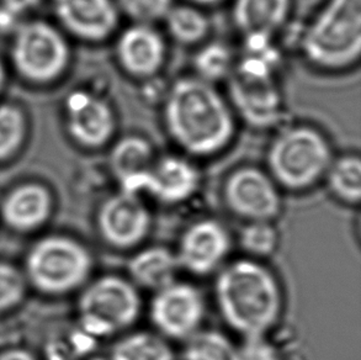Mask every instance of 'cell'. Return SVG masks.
Listing matches in <instances>:
<instances>
[{"mask_svg":"<svg viewBox=\"0 0 361 360\" xmlns=\"http://www.w3.org/2000/svg\"><path fill=\"white\" fill-rule=\"evenodd\" d=\"M13 61L23 77L46 83L63 72L68 62V47L62 35L51 25L35 21L18 30Z\"/></svg>","mask_w":361,"mask_h":360,"instance_id":"obj_9","label":"cell"},{"mask_svg":"<svg viewBox=\"0 0 361 360\" xmlns=\"http://www.w3.org/2000/svg\"><path fill=\"white\" fill-rule=\"evenodd\" d=\"M126 270V277L140 292L152 294L176 282L181 272L174 249L161 244L141 246L135 249Z\"/></svg>","mask_w":361,"mask_h":360,"instance_id":"obj_17","label":"cell"},{"mask_svg":"<svg viewBox=\"0 0 361 360\" xmlns=\"http://www.w3.org/2000/svg\"><path fill=\"white\" fill-rule=\"evenodd\" d=\"M0 360H34V358L27 352L10 351L0 356Z\"/></svg>","mask_w":361,"mask_h":360,"instance_id":"obj_33","label":"cell"},{"mask_svg":"<svg viewBox=\"0 0 361 360\" xmlns=\"http://www.w3.org/2000/svg\"><path fill=\"white\" fill-rule=\"evenodd\" d=\"M79 318L84 332L111 337L131 331L141 318V292L127 277L108 274L94 280L79 297Z\"/></svg>","mask_w":361,"mask_h":360,"instance_id":"obj_5","label":"cell"},{"mask_svg":"<svg viewBox=\"0 0 361 360\" xmlns=\"http://www.w3.org/2000/svg\"><path fill=\"white\" fill-rule=\"evenodd\" d=\"M69 133L82 146L98 148L110 141L116 121L106 102L85 92H73L67 100Z\"/></svg>","mask_w":361,"mask_h":360,"instance_id":"obj_14","label":"cell"},{"mask_svg":"<svg viewBox=\"0 0 361 360\" xmlns=\"http://www.w3.org/2000/svg\"><path fill=\"white\" fill-rule=\"evenodd\" d=\"M59 21L79 39L103 41L118 24L114 0H54Z\"/></svg>","mask_w":361,"mask_h":360,"instance_id":"obj_15","label":"cell"},{"mask_svg":"<svg viewBox=\"0 0 361 360\" xmlns=\"http://www.w3.org/2000/svg\"><path fill=\"white\" fill-rule=\"evenodd\" d=\"M116 56L122 68L136 78H148L166 61V44L152 25L133 24L118 40Z\"/></svg>","mask_w":361,"mask_h":360,"instance_id":"obj_16","label":"cell"},{"mask_svg":"<svg viewBox=\"0 0 361 360\" xmlns=\"http://www.w3.org/2000/svg\"><path fill=\"white\" fill-rule=\"evenodd\" d=\"M164 121L171 138L192 156H214L235 135L228 104L214 84L197 77L173 84L164 104Z\"/></svg>","mask_w":361,"mask_h":360,"instance_id":"obj_2","label":"cell"},{"mask_svg":"<svg viewBox=\"0 0 361 360\" xmlns=\"http://www.w3.org/2000/svg\"><path fill=\"white\" fill-rule=\"evenodd\" d=\"M120 9L135 24L152 25L164 20L173 6L171 0H118Z\"/></svg>","mask_w":361,"mask_h":360,"instance_id":"obj_28","label":"cell"},{"mask_svg":"<svg viewBox=\"0 0 361 360\" xmlns=\"http://www.w3.org/2000/svg\"><path fill=\"white\" fill-rule=\"evenodd\" d=\"M23 114L14 107H0V160L14 153L24 138Z\"/></svg>","mask_w":361,"mask_h":360,"instance_id":"obj_27","label":"cell"},{"mask_svg":"<svg viewBox=\"0 0 361 360\" xmlns=\"http://www.w3.org/2000/svg\"><path fill=\"white\" fill-rule=\"evenodd\" d=\"M237 244L244 257L263 262L276 253L280 234L274 221L244 222L237 236Z\"/></svg>","mask_w":361,"mask_h":360,"instance_id":"obj_24","label":"cell"},{"mask_svg":"<svg viewBox=\"0 0 361 360\" xmlns=\"http://www.w3.org/2000/svg\"><path fill=\"white\" fill-rule=\"evenodd\" d=\"M192 3H196V4L200 5H212L217 4V3H221L222 0H191Z\"/></svg>","mask_w":361,"mask_h":360,"instance_id":"obj_34","label":"cell"},{"mask_svg":"<svg viewBox=\"0 0 361 360\" xmlns=\"http://www.w3.org/2000/svg\"><path fill=\"white\" fill-rule=\"evenodd\" d=\"M164 20L171 37L183 44L200 42L210 29L206 15L194 6H171Z\"/></svg>","mask_w":361,"mask_h":360,"instance_id":"obj_25","label":"cell"},{"mask_svg":"<svg viewBox=\"0 0 361 360\" xmlns=\"http://www.w3.org/2000/svg\"><path fill=\"white\" fill-rule=\"evenodd\" d=\"M49 209L51 199L46 189L39 185H24L14 190L5 200L3 216L11 227L29 231L44 222Z\"/></svg>","mask_w":361,"mask_h":360,"instance_id":"obj_20","label":"cell"},{"mask_svg":"<svg viewBox=\"0 0 361 360\" xmlns=\"http://www.w3.org/2000/svg\"><path fill=\"white\" fill-rule=\"evenodd\" d=\"M237 344L224 332L201 328L183 342V360H235Z\"/></svg>","mask_w":361,"mask_h":360,"instance_id":"obj_23","label":"cell"},{"mask_svg":"<svg viewBox=\"0 0 361 360\" xmlns=\"http://www.w3.org/2000/svg\"><path fill=\"white\" fill-rule=\"evenodd\" d=\"M264 49L250 51L230 76L233 107L250 126L270 127L283 115V99L274 82L271 61Z\"/></svg>","mask_w":361,"mask_h":360,"instance_id":"obj_6","label":"cell"},{"mask_svg":"<svg viewBox=\"0 0 361 360\" xmlns=\"http://www.w3.org/2000/svg\"><path fill=\"white\" fill-rule=\"evenodd\" d=\"M214 299L226 326L242 340L269 336L285 307L276 274L264 262L247 257L228 260L216 272Z\"/></svg>","mask_w":361,"mask_h":360,"instance_id":"obj_1","label":"cell"},{"mask_svg":"<svg viewBox=\"0 0 361 360\" xmlns=\"http://www.w3.org/2000/svg\"><path fill=\"white\" fill-rule=\"evenodd\" d=\"M92 269L93 258L88 249L66 237L42 239L27 258L31 282L49 294H64L83 285Z\"/></svg>","mask_w":361,"mask_h":360,"instance_id":"obj_7","label":"cell"},{"mask_svg":"<svg viewBox=\"0 0 361 360\" xmlns=\"http://www.w3.org/2000/svg\"><path fill=\"white\" fill-rule=\"evenodd\" d=\"M291 0H235L233 20L248 41L269 40L288 19Z\"/></svg>","mask_w":361,"mask_h":360,"instance_id":"obj_19","label":"cell"},{"mask_svg":"<svg viewBox=\"0 0 361 360\" xmlns=\"http://www.w3.org/2000/svg\"><path fill=\"white\" fill-rule=\"evenodd\" d=\"M1 8L9 10L14 14H23L26 10L34 8L39 3V0H0Z\"/></svg>","mask_w":361,"mask_h":360,"instance_id":"obj_31","label":"cell"},{"mask_svg":"<svg viewBox=\"0 0 361 360\" xmlns=\"http://www.w3.org/2000/svg\"><path fill=\"white\" fill-rule=\"evenodd\" d=\"M333 198L349 206H357L361 200V161L355 155L333 160L324 176Z\"/></svg>","mask_w":361,"mask_h":360,"instance_id":"obj_22","label":"cell"},{"mask_svg":"<svg viewBox=\"0 0 361 360\" xmlns=\"http://www.w3.org/2000/svg\"><path fill=\"white\" fill-rule=\"evenodd\" d=\"M24 280L16 269L0 263V312L15 306L24 296Z\"/></svg>","mask_w":361,"mask_h":360,"instance_id":"obj_29","label":"cell"},{"mask_svg":"<svg viewBox=\"0 0 361 360\" xmlns=\"http://www.w3.org/2000/svg\"><path fill=\"white\" fill-rule=\"evenodd\" d=\"M267 161L268 173L280 189L305 191L324 178L333 157L329 143L317 130L293 126L275 137Z\"/></svg>","mask_w":361,"mask_h":360,"instance_id":"obj_4","label":"cell"},{"mask_svg":"<svg viewBox=\"0 0 361 360\" xmlns=\"http://www.w3.org/2000/svg\"><path fill=\"white\" fill-rule=\"evenodd\" d=\"M99 234L111 248L133 252L145 244L153 227V216L140 194L118 190L99 208Z\"/></svg>","mask_w":361,"mask_h":360,"instance_id":"obj_12","label":"cell"},{"mask_svg":"<svg viewBox=\"0 0 361 360\" xmlns=\"http://www.w3.org/2000/svg\"><path fill=\"white\" fill-rule=\"evenodd\" d=\"M235 360H283V356L268 336L253 337L237 344Z\"/></svg>","mask_w":361,"mask_h":360,"instance_id":"obj_30","label":"cell"},{"mask_svg":"<svg viewBox=\"0 0 361 360\" xmlns=\"http://www.w3.org/2000/svg\"><path fill=\"white\" fill-rule=\"evenodd\" d=\"M154 162L151 143L141 136L123 137L110 155V168L120 190L135 194L142 195Z\"/></svg>","mask_w":361,"mask_h":360,"instance_id":"obj_18","label":"cell"},{"mask_svg":"<svg viewBox=\"0 0 361 360\" xmlns=\"http://www.w3.org/2000/svg\"><path fill=\"white\" fill-rule=\"evenodd\" d=\"M200 181V173L191 162L181 157H163L152 166L142 194L149 195L159 204L176 206L190 200Z\"/></svg>","mask_w":361,"mask_h":360,"instance_id":"obj_13","label":"cell"},{"mask_svg":"<svg viewBox=\"0 0 361 360\" xmlns=\"http://www.w3.org/2000/svg\"><path fill=\"white\" fill-rule=\"evenodd\" d=\"M194 67L197 78L215 84L230 77L233 71V56L226 44L212 42L205 44L196 54Z\"/></svg>","mask_w":361,"mask_h":360,"instance_id":"obj_26","label":"cell"},{"mask_svg":"<svg viewBox=\"0 0 361 360\" xmlns=\"http://www.w3.org/2000/svg\"><path fill=\"white\" fill-rule=\"evenodd\" d=\"M110 360H176V352L157 332L127 331L111 348Z\"/></svg>","mask_w":361,"mask_h":360,"instance_id":"obj_21","label":"cell"},{"mask_svg":"<svg viewBox=\"0 0 361 360\" xmlns=\"http://www.w3.org/2000/svg\"><path fill=\"white\" fill-rule=\"evenodd\" d=\"M4 69H3V66L0 64V88L3 87V83H4Z\"/></svg>","mask_w":361,"mask_h":360,"instance_id":"obj_35","label":"cell"},{"mask_svg":"<svg viewBox=\"0 0 361 360\" xmlns=\"http://www.w3.org/2000/svg\"><path fill=\"white\" fill-rule=\"evenodd\" d=\"M206 310L205 296L200 289L178 279L152 294L148 318L153 331L169 342L183 343L202 328Z\"/></svg>","mask_w":361,"mask_h":360,"instance_id":"obj_8","label":"cell"},{"mask_svg":"<svg viewBox=\"0 0 361 360\" xmlns=\"http://www.w3.org/2000/svg\"><path fill=\"white\" fill-rule=\"evenodd\" d=\"M233 244L235 239L222 221L205 217L183 231L174 252L181 272L210 277L228 262Z\"/></svg>","mask_w":361,"mask_h":360,"instance_id":"obj_11","label":"cell"},{"mask_svg":"<svg viewBox=\"0 0 361 360\" xmlns=\"http://www.w3.org/2000/svg\"><path fill=\"white\" fill-rule=\"evenodd\" d=\"M18 18L19 15L14 14L4 8H0V30L8 31L13 29L18 25Z\"/></svg>","mask_w":361,"mask_h":360,"instance_id":"obj_32","label":"cell"},{"mask_svg":"<svg viewBox=\"0 0 361 360\" xmlns=\"http://www.w3.org/2000/svg\"><path fill=\"white\" fill-rule=\"evenodd\" d=\"M226 209L243 222L275 221L283 210L281 191L267 172L242 167L227 176L222 189Z\"/></svg>","mask_w":361,"mask_h":360,"instance_id":"obj_10","label":"cell"},{"mask_svg":"<svg viewBox=\"0 0 361 360\" xmlns=\"http://www.w3.org/2000/svg\"><path fill=\"white\" fill-rule=\"evenodd\" d=\"M302 51L318 68L338 71L360 59L361 0H328L303 36Z\"/></svg>","mask_w":361,"mask_h":360,"instance_id":"obj_3","label":"cell"}]
</instances>
